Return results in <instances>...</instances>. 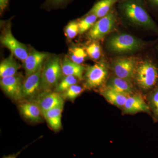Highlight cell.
Masks as SVG:
<instances>
[{
    "label": "cell",
    "mask_w": 158,
    "mask_h": 158,
    "mask_svg": "<svg viewBox=\"0 0 158 158\" xmlns=\"http://www.w3.org/2000/svg\"><path fill=\"white\" fill-rule=\"evenodd\" d=\"M137 65L135 60L130 57H119L114 59L113 70L116 77L131 81L134 79Z\"/></svg>",
    "instance_id": "cell-7"
},
{
    "label": "cell",
    "mask_w": 158,
    "mask_h": 158,
    "mask_svg": "<svg viewBox=\"0 0 158 158\" xmlns=\"http://www.w3.org/2000/svg\"><path fill=\"white\" fill-rule=\"evenodd\" d=\"M107 88L128 96L132 95L134 91L131 82L117 77L111 78Z\"/></svg>",
    "instance_id": "cell-15"
},
{
    "label": "cell",
    "mask_w": 158,
    "mask_h": 158,
    "mask_svg": "<svg viewBox=\"0 0 158 158\" xmlns=\"http://www.w3.org/2000/svg\"><path fill=\"white\" fill-rule=\"evenodd\" d=\"M1 42L3 45L10 50L13 56L23 62L28 56L27 48L13 36L10 27H8L1 36Z\"/></svg>",
    "instance_id": "cell-8"
},
{
    "label": "cell",
    "mask_w": 158,
    "mask_h": 158,
    "mask_svg": "<svg viewBox=\"0 0 158 158\" xmlns=\"http://www.w3.org/2000/svg\"><path fill=\"white\" fill-rule=\"evenodd\" d=\"M145 5L158 14V0H143Z\"/></svg>",
    "instance_id": "cell-28"
},
{
    "label": "cell",
    "mask_w": 158,
    "mask_h": 158,
    "mask_svg": "<svg viewBox=\"0 0 158 158\" xmlns=\"http://www.w3.org/2000/svg\"><path fill=\"white\" fill-rule=\"evenodd\" d=\"M65 35L68 38L73 39L79 33V28L78 22L72 21L67 25L65 28Z\"/></svg>",
    "instance_id": "cell-27"
},
{
    "label": "cell",
    "mask_w": 158,
    "mask_h": 158,
    "mask_svg": "<svg viewBox=\"0 0 158 158\" xmlns=\"http://www.w3.org/2000/svg\"><path fill=\"white\" fill-rule=\"evenodd\" d=\"M78 80L79 79L73 76H65L56 87V92L63 93L73 85H77Z\"/></svg>",
    "instance_id": "cell-24"
},
{
    "label": "cell",
    "mask_w": 158,
    "mask_h": 158,
    "mask_svg": "<svg viewBox=\"0 0 158 158\" xmlns=\"http://www.w3.org/2000/svg\"><path fill=\"white\" fill-rule=\"evenodd\" d=\"M47 56V54L36 51H33L29 54L23 62L26 76L34 73L42 66L43 63Z\"/></svg>",
    "instance_id": "cell-13"
},
{
    "label": "cell",
    "mask_w": 158,
    "mask_h": 158,
    "mask_svg": "<svg viewBox=\"0 0 158 158\" xmlns=\"http://www.w3.org/2000/svg\"><path fill=\"white\" fill-rule=\"evenodd\" d=\"M69 53L70 60L80 65L85 61L88 56L86 51L80 47H73L69 49Z\"/></svg>",
    "instance_id": "cell-23"
},
{
    "label": "cell",
    "mask_w": 158,
    "mask_h": 158,
    "mask_svg": "<svg viewBox=\"0 0 158 158\" xmlns=\"http://www.w3.org/2000/svg\"><path fill=\"white\" fill-rule=\"evenodd\" d=\"M98 17L96 15L88 13L85 17L82 18L78 22L79 28V33L83 34L90 30L97 22Z\"/></svg>",
    "instance_id": "cell-22"
},
{
    "label": "cell",
    "mask_w": 158,
    "mask_h": 158,
    "mask_svg": "<svg viewBox=\"0 0 158 158\" xmlns=\"http://www.w3.org/2000/svg\"><path fill=\"white\" fill-rule=\"evenodd\" d=\"M86 52L91 59L97 60L99 59L102 54L101 48L98 44L93 42L86 48Z\"/></svg>",
    "instance_id": "cell-26"
},
{
    "label": "cell",
    "mask_w": 158,
    "mask_h": 158,
    "mask_svg": "<svg viewBox=\"0 0 158 158\" xmlns=\"http://www.w3.org/2000/svg\"><path fill=\"white\" fill-rule=\"evenodd\" d=\"M63 106H60L53 108L43 113L48 123L54 131H59L62 128V115Z\"/></svg>",
    "instance_id": "cell-17"
},
{
    "label": "cell",
    "mask_w": 158,
    "mask_h": 158,
    "mask_svg": "<svg viewBox=\"0 0 158 158\" xmlns=\"http://www.w3.org/2000/svg\"><path fill=\"white\" fill-rule=\"evenodd\" d=\"M148 106L155 120L158 123V85L148 94Z\"/></svg>",
    "instance_id": "cell-21"
},
{
    "label": "cell",
    "mask_w": 158,
    "mask_h": 158,
    "mask_svg": "<svg viewBox=\"0 0 158 158\" xmlns=\"http://www.w3.org/2000/svg\"><path fill=\"white\" fill-rule=\"evenodd\" d=\"M85 88L75 85L70 87L68 90L63 92L62 97L63 98L73 101L77 97H78L84 91Z\"/></svg>",
    "instance_id": "cell-25"
},
{
    "label": "cell",
    "mask_w": 158,
    "mask_h": 158,
    "mask_svg": "<svg viewBox=\"0 0 158 158\" xmlns=\"http://www.w3.org/2000/svg\"><path fill=\"white\" fill-rule=\"evenodd\" d=\"M119 0H99L94 5L89 14L96 15L98 18L104 17L114 8V6Z\"/></svg>",
    "instance_id": "cell-18"
},
{
    "label": "cell",
    "mask_w": 158,
    "mask_h": 158,
    "mask_svg": "<svg viewBox=\"0 0 158 158\" xmlns=\"http://www.w3.org/2000/svg\"><path fill=\"white\" fill-rule=\"evenodd\" d=\"M68 0H48L49 2L55 6H59L65 3Z\"/></svg>",
    "instance_id": "cell-30"
},
{
    "label": "cell",
    "mask_w": 158,
    "mask_h": 158,
    "mask_svg": "<svg viewBox=\"0 0 158 158\" xmlns=\"http://www.w3.org/2000/svg\"><path fill=\"white\" fill-rule=\"evenodd\" d=\"M19 109L22 116L30 121L39 123L42 120L43 115L37 102L23 103L19 105Z\"/></svg>",
    "instance_id": "cell-14"
},
{
    "label": "cell",
    "mask_w": 158,
    "mask_h": 158,
    "mask_svg": "<svg viewBox=\"0 0 158 158\" xmlns=\"http://www.w3.org/2000/svg\"><path fill=\"white\" fill-rule=\"evenodd\" d=\"M62 73L65 76H73L80 80L83 78L85 70L84 66L73 62L68 58L65 57L61 64Z\"/></svg>",
    "instance_id": "cell-16"
},
{
    "label": "cell",
    "mask_w": 158,
    "mask_h": 158,
    "mask_svg": "<svg viewBox=\"0 0 158 158\" xmlns=\"http://www.w3.org/2000/svg\"><path fill=\"white\" fill-rule=\"evenodd\" d=\"M107 49L116 54L132 53L140 50L145 46L141 40L126 33L114 34L106 41Z\"/></svg>",
    "instance_id": "cell-2"
},
{
    "label": "cell",
    "mask_w": 158,
    "mask_h": 158,
    "mask_svg": "<svg viewBox=\"0 0 158 158\" xmlns=\"http://www.w3.org/2000/svg\"><path fill=\"white\" fill-rule=\"evenodd\" d=\"M117 19L116 9L113 8L104 17L97 21L89 30L88 37L92 40L102 39L115 27Z\"/></svg>",
    "instance_id": "cell-5"
},
{
    "label": "cell",
    "mask_w": 158,
    "mask_h": 158,
    "mask_svg": "<svg viewBox=\"0 0 158 158\" xmlns=\"http://www.w3.org/2000/svg\"><path fill=\"white\" fill-rule=\"evenodd\" d=\"M108 73V65L104 61L88 66L85 74V88L90 89L100 87L106 81Z\"/></svg>",
    "instance_id": "cell-6"
},
{
    "label": "cell",
    "mask_w": 158,
    "mask_h": 158,
    "mask_svg": "<svg viewBox=\"0 0 158 158\" xmlns=\"http://www.w3.org/2000/svg\"><path fill=\"white\" fill-rule=\"evenodd\" d=\"M102 94L108 102L119 108L123 107L128 97L107 87L102 91Z\"/></svg>",
    "instance_id": "cell-20"
},
{
    "label": "cell",
    "mask_w": 158,
    "mask_h": 158,
    "mask_svg": "<svg viewBox=\"0 0 158 158\" xmlns=\"http://www.w3.org/2000/svg\"><path fill=\"white\" fill-rule=\"evenodd\" d=\"M22 77L19 75L1 78L0 85L5 93L13 100L18 101L23 98Z\"/></svg>",
    "instance_id": "cell-9"
},
{
    "label": "cell",
    "mask_w": 158,
    "mask_h": 158,
    "mask_svg": "<svg viewBox=\"0 0 158 158\" xmlns=\"http://www.w3.org/2000/svg\"><path fill=\"white\" fill-rule=\"evenodd\" d=\"M64 98L58 92H44L39 97L37 103L42 113L53 108L64 106Z\"/></svg>",
    "instance_id": "cell-12"
},
{
    "label": "cell",
    "mask_w": 158,
    "mask_h": 158,
    "mask_svg": "<svg viewBox=\"0 0 158 158\" xmlns=\"http://www.w3.org/2000/svg\"><path fill=\"white\" fill-rule=\"evenodd\" d=\"M62 67L58 57L51 58L42 69L41 74V88L45 92H48L56 87L61 81Z\"/></svg>",
    "instance_id": "cell-4"
},
{
    "label": "cell",
    "mask_w": 158,
    "mask_h": 158,
    "mask_svg": "<svg viewBox=\"0 0 158 158\" xmlns=\"http://www.w3.org/2000/svg\"><path fill=\"white\" fill-rule=\"evenodd\" d=\"M42 66L34 73L31 74L23 82V98H31L36 96L41 88V74Z\"/></svg>",
    "instance_id": "cell-10"
},
{
    "label": "cell",
    "mask_w": 158,
    "mask_h": 158,
    "mask_svg": "<svg viewBox=\"0 0 158 158\" xmlns=\"http://www.w3.org/2000/svg\"><path fill=\"white\" fill-rule=\"evenodd\" d=\"M9 0H0V10L2 13L5 11L9 5Z\"/></svg>",
    "instance_id": "cell-29"
},
{
    "label": "cell",
    "mask_w": 158,
    "mask_h": 158,
    "mask_svg": "<svg viewBox=\"0 0 158 158\" xmlns=\"http://www.w3.org/2000/svg\"><path fill=\"white\" fill-rule=\"evenodd\" d=\"M117 9L129 22L158 34V26L150 15L143 0H119Z\"/></svg>",
    "instance_id": "cell-1"
},
{
    "label": "cell",
    "mask_w": 158,
    "mask_h": 158,
    "mask_svg": "<svg viewBox=\"0 0 158 158\" xmlns=\"http://www.w3.org/2000/svg\"><path fill=\"white\" fill-rule=\"evenodd\" d=\"M20 66L13 58L12 54L3 60L0 65V77L1 78L13 76Z\"/></svg>",
    "instance_id": "cell-19"
},
{
    "label": "cell",
    "mask_w": 158,
    "mask_h": 158,
    "mask_svg": "<svg viewBox=\"0 0 158 158\" xmlns=\"http://www.w3.org/2000/svg\"><path fill=\"white\" fill-rule=\"evenodd\" d=\"M20 152L17 153L16 154H13L12 155H9L7 156H4L2 158H17V156L19 154Z\"/></svg>",
    "instance_id": "cell-31"
},
{
    "label": "cell",
    "mask_w": 158,
    "mask_h": 158,
    "mask_svg": "<svg viewBox=\"0 0 158 158\" xmlns=\"http://www.w3.org/2000/svg\"><path fill=\"white\" fill-rule=\"evenodd\" d=\"M134 79L144 90H151L158 85V65L153 60L145 59L137 65Z\"/></svg>",
    "instance_id": "cell-3"
},
{
    "label": "cell",
    "mask_w": 158,
    "mask_h": 158,
    "mask_svg": "<svg viewBox=\"0 0 158 158\" xmlns=\"http://www.w3.org/2000/svg\"><path fill=\"white\" fill-rule=\"evenodd\" d=\"M123 108V113L125 114H133L140 112L151 113L148 105L138 94H132L128 97Z\"/></svg>",
    "instance_id": "cell-11"
},
{
    "label": "cell",
    "mask_w": 158,
    "mask_h": 158,
    "mask_svg": "<svg viewBox=\"0 0 158 158\" xmlns=\"http://www.w3.org/2000/svg\"><path fill=\"white\" fill-rule=\"evenodd\" d=\"M156 51H157L158 52V43L157 44L156 46Z\"/></svg>",
    "instance_id": "cell-32"
}]
</instances>
